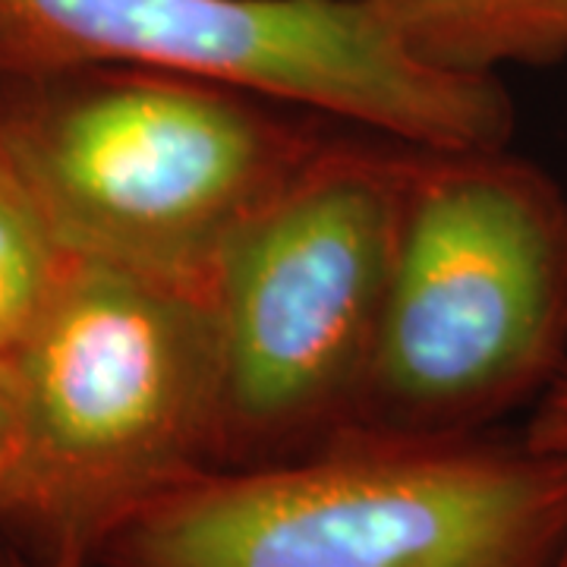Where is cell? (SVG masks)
<instances>
[{"instance_id":"12","label":"cell","mask_w":567,"mask_h":567,"mask_svg":"<svg viewBox=\"0 0 567 567\" xmlns=\"http://www.w3.org/2000/svg\"><path fill=\"white\" fill-rule=\"evenodd\" d=\"M551 567H567V543H565V548L558 551V558H555V565Z\"/></svg>"},{"instance_id":"5","label":"cell","mask_w":567,"mask_h":567,"mask_svg":"<svg viewBox=\"0 0 567 567\" xmlns=\"http://www.w3.org/2000/svg\"><path fill=\"white\" fill-rule=\"evenodd\" d=\"M413 145L328 136L227 246L215 470L281 464L357 429Z\"/></svg>"},{"instance_id":"3","label":"cell","mask_w":567,"mask_h":567,"mask_svg":"<svg viewBox=\"0 0 567 567\" xmlns=\"http://www.w3.org/2000/svg\"><path fill=\"white\" fill-rule=\"evenodd\" d=\"M7 372L3 543L92 565L126 520L215 470L218 338L203 293L73 259Z\"/></svg>"},{"instance_id":"9","label":"cell","mask_w":567,"mask_h":567,"mask_svg":"<svg viewBox=\"0 0 567 567\" xmlns=\"http://www.w3.org/2000/svg\"><path fill=\"white\" fill-rule=\"evenodd\" d=\"M524 439L536 451L558 454L567 461V369L561 372V379L536 401Z\"/></svg>"},{"instance_id":"10","label":"cell","mask_w":567,"mask_h":567,"mask_svg":"<svg viewBox=\"0 0 567 567\" xmlns=\"http://www.w3.org/2000/svg\"><path fill=\"white\" fill-rule=\"evenodd\" d=\"M10 451H13V394H10L7 363H0V505H3V488H7Z\"/></svg>"},{"instance_id":"6","label":"cell","mask_w":567,"mask_h":567,"mask_svg":"<svg viewBox=\"0 0 567 567\" xmlns=\"http://www.w3.org/2000/svg\"><path fill=\"white\" fill-rule=\"evenodd\" d=\"M142 66L240 85L423 148H502L498 76L425 66L353 0H0V80Z\"/></svg>"},{"instance_id":"11","label":"cell","mask_w":567,"mask_h":567,"mask_svg":"<svg viewBox=\"0 0 567 567\" xmlns=\"http://www.w3.org/2000/svg\"><path fill=\"white\" fill-rule=\"evenodd\" d=\"M0 567H92V565H89V561H80V558H41V555H32V551H25V548L0 539Z\"/></svg>"},{"instance_id":"4","label":"cell","mask_w":567,"mask_h":567,"mask_svg":"<svg viewBox=\"0 0 567 567\" xmlns=\"http://www.w3.org/2000/svg\"><path fill=\"white\" fill-rule=\"evenodd\" d=\"M565 369L561 186L505 145H413L353 432H488Z\"/></svg>"},{"instance_id":"2","label":"cell","mask_w":567,"mask_h":567,"mask_svg":"<svg viewBox=\"0 0 567 567\" xmlns=\"http://www.w3.org/2000/svg\"><path fill=\"white\" fill-rule=\"evenodd\" d=\"M324 140L290 104L186 73L0 80V145L63 249L203 297L234 237Z\"/></svg>"},{"instance_id":"8","label":"cell","mask_w":567,"mask_h":567,"mask_svg":"<svg viewBox=\"0 0 567 567\" xmlns=\"http://www.w3.org/2000/svg\"><path fill=\"white\" fill-rule=\"evenodd\" d=\"M70 262L73 256L0 145V363L22 344Z\"/></svg>"},{"instance_id":"7","label":"cell","mask_w":567,"mask_h":567,"mask_svg":"<svg viewBox=\"0 0 567 567\" xmlns=\"http://www.w3.org/2000/svg\"><path fill=\"white\" fill-rule=\"evenodd\" d=\"M416 61L445 73L498 76L502 66L567 58V0H353Z\"/></svg>"},{"instance_id":"1","label":"cell","mask_w":567,"mask_h":567,"mask_svg":"<svg viewBox=\"0 0 567 567\" xmlns=\"http://www.w3.org/2000/svg\"><path fill=\"white\" fill-rule=\"evenodd\" d=\"M565 543L567 461L524 435L350 432L189 480L92 567H551Z\"/></svg>"}]
</instances>
